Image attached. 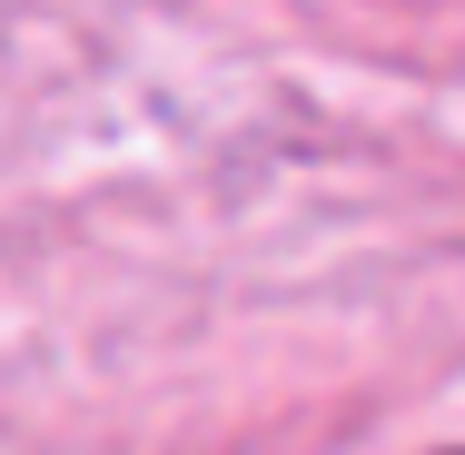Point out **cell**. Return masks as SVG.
Returning a JSON list of instances; mask_svg holds the SVG:
<instances>
[{
  "label": "cell",
  "mask_w": 465,
  "mask_h": 455,
  "mask_svg": "<svg viewBox=\"0 0 465 455\" xmlns=\"http://www.w3.org/2000/svg\"><path fill=\"white\" fill-rule=\"evenodd\" d=\"M456 455H465V446H456Z\"/></svg>",
  "instance_id": "cell-1"
}]
</instances>
